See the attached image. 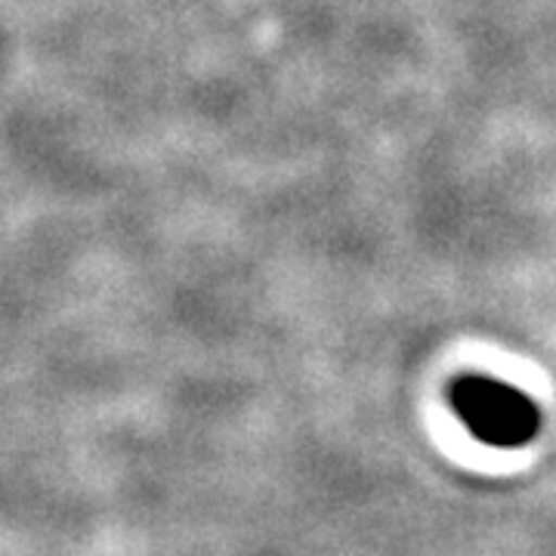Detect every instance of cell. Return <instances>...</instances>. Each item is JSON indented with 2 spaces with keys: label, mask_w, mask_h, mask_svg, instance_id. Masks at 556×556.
I'll return each instance as SVG.
<instances>
[{
  "label": "cell",
  "mask_w": 556,
  "mask_h": 556,
  "mask_svg": "<svg viewBox=\"0 0 556 556\" xmlns=\"http://www.w3.org/2000/svg\"><path fill=\"white\" fill-rule=\"evenodd\" d=\"M452 408L460 424L485 445L517 448L538 433L535 402L497 378L467 375L455 380Z\"/></svg>",
  "instance_id": "6da1fadb"
}]
</instances>
